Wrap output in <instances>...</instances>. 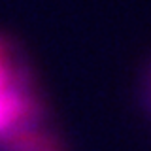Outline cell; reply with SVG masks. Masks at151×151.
I'll list each match as a JSON object with an SVG mask.
<instances>
[{
	"label": "cell",
	"instance_id": "cell-1",
	"mask_svg": "<svg viewBox=\"0 0 151 151\" xmlns=\"http://www.w3.org/2000/svg\"><path fill=\"white\" fill-rule=\"evenodd\" d=\"M25 113L27 102L19 93H15L13 85L9 83V76L4 66L2 53H0V132L15 125Z\"/></svg>",
	"mask_w": 151,
	"mask_h": 151
}]
</instances>
